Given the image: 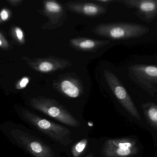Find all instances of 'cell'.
Segmentation results:
<instances>
[{"label":"cell","instance_id":"cell-1","mask_svg":"<svg viewBox=\"0 0 157 157\" xmlns=\"http://www.w3.org/2000/svg\"><path fill=\"white\" fill-rule=\"evenodd\" d=\"M0 130L10 143L31 157H65L58 146L23 124L8 120L0 124Z\"/></svg>","mask_w":157,"mask_h":157},{"label":"cell","instance_id":"cell-2","mask_svg":"<svg viewBox=\"0 0 157 157\" xmlns=\"http://www.w3.org/2000/svg\"><path fill=\"white\" fill-rule=\"evenodd\" d=\"M14 111L21 121L58 146L64 153L72 142L84 137L30 108L18 106L14 107Z\"/></svg>","mask_w":157,"mask_h":157},{"label":"cell","instance_id":"cell-3","mask_svg":"<svg viewBox=\"0 0 157 157\" xmlns=\"http://www.w3.org/2000/svg\"><path fill=\"white\" fill-rule=\"evenodd\" d=\"M29 107L44 117L68 127L82 136L89 135L90 128L84 117L76 114L57 102L45 99H32Z\"/></svg>","mask_w":157,"mask_h":157},{"label":"cell","instance_id":"cell-4","mask_svg":"<svg viewBox=\"0 0 157 157\" xmlns=\"http://www.w3.org/2000/svg\"><path fill=\"white\" fill-rule=\"evenodd\" d=\"M99 31L100 33L110 39L123 40L142 37L149 33V29L142 25L116 22L102 25Z\"/></svg>","mask_w":157,"mask_h":157},{"label":"cell","instance_id":"cell-5","mask_svg":"<svg viewBox=\"0 0 157 157\" xmlns=\"http://www.w3.org/2000/svg\"><path fill=\"white\" fill-rule=\"evenodd\" d=\"M131 79L151 96L157 93V66L136 64L128 68Z\"/></svg>","mask_w":157,"mask_h":157},{"label":"cell","instance_id":"cell-6","mask_svg":"<svg viewBox=\"0 0 157 157\" xmlns=\"http://www.w3.org/2000/svg\"><path fill=\"white\" fill-rule=\"evenodd\" d=\"M137 151L136 142L133 139H108L101 146L99 154L103 157H130Z\"/></svg>","mask_w":157,"mask_h":157},{"label":"cell","instance_id":"cell-7","mask_svg":"<svg viewBox=\"0 0 157 157\" xmlns=\"http://www.w3.org/2000/svg\"><path fill=\"white\" fill-rule=\"evenodd\" d=\"M105 74L110 89L121 105L132 116L140 120L141 117L138 111L117 76L109 71H105Z\"/></svg>","mask_w":157,"mask_h":157},{"label":"cell","instance_id":"cell-8","mask_svg":"<svg viewBox=\"0 0 157 157\" xmlns=\"http://www.w3.org/2000/svg\"><path fill=\"white\" fill-rule=\"evenodd\" d=\"M130 9L136 10L138 17L147 23L151 22L157 17V0H117Z\"/></svg>","mask_w":157,"mask_h":157},{"label":"cell","instance_id":"cell-9","mask_svg":"<svg viewBox=\"0 0 157 157\" xmlns=\"http://www.w3.org/2000/svg\"><path fill=\"white\" fill-rule=\"evenodd\" d=\"M94 139L87 135L72 142L64 153L67 157H86L94 148Z\"/></svg>","mask_w":157,"mask_h":157},{"label":"cell","instance_id":"cell-10","mask_svg":"<svg viewBox=\"0 0 157 157\" xmlns=\"http://www.w3.org/2000/svg\"><path fill=\"white\" fill-rule=\"evenodd\" d=\"M141 106L149 124L157 131V104L148 102L142 104Z\"/></svg>","mask_w":157,"mask_h":157},{"label":"cell","instance_id":"cell-11","mask_svg":"<svg viewBox=\"0 0 157 157\" xmlns=\"http://www.w3.org/2000/svg\"><path fill=\"white\" fill-rule=\"evenodd\" d=\"M62 91L68 97L72 99H76L79 96V90L78 87L69 81H64L61 83Z\"/></svg>","mask_w":157,"mask_h":157},{"label":"cell","instance_id":"cell-12","mask_svg":"<svg viewBox=\"0 0 157 157\" xmlns=\"http://www.w3.org/2000/svg\"><path fill=\"white\" fill-rule=\"evenodd\" d=\"M83 11L86 14L89 15H95L101 11L100 8L94 5H87L83 8Z\"/></svg>","mask_w":157,"mask_h":157},{"label":"cell","instance_id":"cell-13","mask_svg":"<svg viewBox=\"0 0 157 157\" xmlns=\"http://www.w3.org/2000/svg\"><path fill=\"white\" fill-rule=\"evenodd\" d=\"M46 8L49 11L52 12H58L60 10V7L59 5L52 2H48L47 3Z\"/></svg>","mask_w":157,"mask_h":157},{"label":"cell","instance_id":"cell-14","mask_svg":"<svg viewBox=\"0 0 157 157\" xmlns=\"http://www.w3.org/2000/svg\"><path fill=\"white\" fill-rule=\"evenodd\" d=\"M94 41L92 40H88L83 41L80 44V46L83 48H93L96 46Z\"/></svg>","mask_w":157,"mask_h":157},{"label":"cell","instance_id":"cell-15","mask_svg":"<svg viewBox=\"0 0 157 157\" xmlns=\"http://www.w3.org/2000/svg\"><path fill=\"white\" fill-rule=\"evenodd\" d=\"M53 68V65L49 62H43L39 66V69L42 71H49Z\"/></svg>","mask_w":157,"mask_h":157},{"label":"cell","instance_id":"cell-16","mask_svg":"<svg viewBox=\"0 0 157 157\" xmlns=\"http://www.w3.org/2000/svg\"><path fill=\"white\" fill-rule=\"evenodd\" d=\"M15 32L18 39L20 40H22L23 38V33L21 30L20 28H16L15 29Z\"/></svg>","mask_w":157,"mask_h":157},{"label":"cell","instance_id":"cell-17","mask_svg":"<svg viewBox=\"0 0 157 157\" xmlns=\"http://www.w3.org/2000/svg\"><path fill=\"white\" fill-rule=\"evenodd\" d=\"M1 17L3 21H6L9 18V13L7 12V11L5 10H3L2 11L1 13Z\"/></svg>","mask_w":157,"mask_h":157},{"label":"cell","instance_id":"cell-18","mask_svg":"<svg viewBox=\"0 0 157 157\" xmlns=\"http://www.w3.org/2000/svg\"><path fill=\"white\" fill-rule=\"evenodd\" d=\"M29 82V80L27 78H24L20 82V86L21 88H25Z\"/></svg>","mask_w":157,"mask_h":157},{"label":"cell","instance_id":"cell-19","mask_svg":"<svg viewBox=\"0 0 157 157\" xmlns=\"http://www.w3.org/2000/svg\"><path fill=\"white\" fill-rule=\"evenodd\" d=\"M86 157H96V154L94 151V148L90 151V153L86 156Z\"/></svg>","mask_w":157,"mask_h":157},{"label":"cell","instance_id":"cell-20","mask_svg":"<svg viewBox=\"0 0 157 157\" xmlns=\"http://www.w3.org/2000/svg\"></svg>","mask_w":157,"mask_h":157}]
</instances>
